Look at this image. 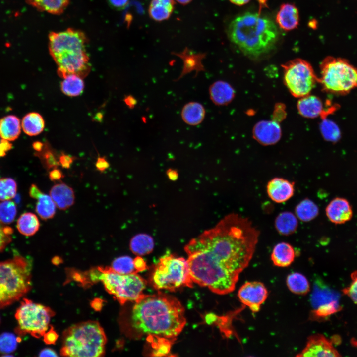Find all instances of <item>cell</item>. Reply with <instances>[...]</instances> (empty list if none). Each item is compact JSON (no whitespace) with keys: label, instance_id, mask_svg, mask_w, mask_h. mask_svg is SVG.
<instances>
[{"label":"cell","instance_id":"obj_10","mask_svg":"<svg viewBox=\"0 0 357 357\" xmlns=\"http://www.w3.org/2000/svg\"><path fill=\"white\" fill-rule=\"evenodd\" d=\"M54 315L55 312L49 307L24 298L15 312L18 325L15 331L19 335L29 334L40 338L48 330L51 319Z\"/></svg>","mask_w":357,"mask_h":357},{"label":"cell","instance_id":"obj_47","mask_svg":"<svg viewBox=\"0 0 357 357\" xmlns=\"http://www.w3.org/2000/svg\"><path fill=\"white\" fill-rule=\"evenodd\" d=\"M109 163L103 157H99L95 163L96 169L101 172H103L109 167Z\"/></svg>","mask_w":357,"mask_h":357},{"label":"cell","instance_id":"obj_24","mask_svg":"<svg viewBox=\"0 0 357 357\" xmlns=\"http://www.w3.org/2000/svg\"><path fill=\"white\" fill-rule=\"evenodd\" d=\"M21 133L20 121L14 115H7L0 119V137L9 141L17 139Z\"/></svg>","mask_w":357,"mask_h":357},{"label":"cell","instance_id":"obj_44","mask_svg":"<svg viewBox=\"0 0 357 357\" xmlns=\"http://www.w3.org/2000/svg\"><path fill=\"white\" fill-rule=\"evenodd\" d=\"M44 341L47 344H54L57 341L58 335L53 328L51 327V329L45 333L43 336Z\"/></svg>","mask_w":357,"mask_h":357},{"label":"cell","instance_id":"obj_38","mask_svg":"<svg viewBox=\"0 0 357 357\" xmlns=\"http://www.w3.org/2000/svg\"><path fill=\"white\" fill-rule=\"evenodd\" d=\"M17 213L15 204L9 200L0 203V222L7 224L12 222Z\"/></svg>","mask_w":357,"mask_h":357},{"label":"cell","instance_id":"obj_57","mask_svg":"<svg viewBox=\"0 0 357 357\" xmlns=\"http://www.w3.org/2000/svg\"><path fill=\"white\" fill-rule=\"evenodd\" d=\"M179 3L183 5L187 4L191 2L192 0H175Z\"/></svg>","mask_w":357,"mask_h":357},{"label":"cell","instance_id":"obj_54","mask_svg":"<svg viewBox=\"0 0 357 357\" xmlns=\"http://www.w3.org/2000/svg\"><path fill=\"white\" fill-rule=\"evenodd\" d=\"M92 306L96 310H100L102 306V301L99 299H95L92 302Z\"/></svg>","mask_w":357,"mask_h":357},{"label":"cell","instance_id":"obj_31","mask_svg":"<svg viewBox=\"0 0 357 357\" xmlns=\"http://www.w3.org/2000/svg\"><path fill=\"white\" fill-rule=\"evenodd\" d=\"M286 284L289 290L297 295H305L310 291V285L307 279L298 272H294L288 275Z\"/></svg>","mask_w":357,"mask_h":357},{"label":"cell","instance_id":"obj_58","mask_svg":"<svg viewBox=\"0 0 357 357\" xmlns=\"http://www.w3.org/2000/svg\"><path fill=\"white\" fill-rule=\"evenodd\" d=\"M60 260H61V259H60V257H54V258L53 259V262L55 264H57V263H60Z\"/></svg>","mask_w":357,"mask_h":357},{"label":"cell","instance_id":"obj_1","mask_svg":"<svg viewBox=\"0 0 357 357\" xmlns=\"http://www.w3.org/2000/svg\"><path fill=\"white\" fill-rule=\"evenodd\" d=\"M259 235L248 218L231 213L191 239L184 250L193 283L218 295L232 292L253 256Z\"/></svg>","mask_w":357,"mask_h":357},{"label":"cell","instance_id":"obj_52","mask_svg":"<svg viewBox=\"0 0 357 357\" xmlns=\"http://www.w3.org/2000/svg\"><path fill=\"white\" fill-rule=\"evenodd\" d=\"M128 0H110L111 4L117 7H121L125 6Z\"/></svg>","mask_w":357,"mask_h":357},{"label":"cell","instance_id":"obj_14","mask_svg":"<svg viewBox=\"0 0 357 357\" xmlns=\"http://www.w3.org/2000/svg\"><path fill=\"white\" fill-rule=\"evenodd\" d=\"M294 185V182L283 178H274L269 180L267 184V193L273 201L277 203H284L293 196Z\"/></svg>","mask_w":357,"mask_h":357},{"label":"cell","instance_id":"obj_27","mask_svg":"<svg viewBox=\"0 0 357 357\" xmlns=\"http://www.w3.org/2000/svg\"><path fill=\"white\" fill-rule=\"evenodd\" d=\"M38 10L53 15H60L67 7L69 0H25Z\"/></svg>","mask_w":357,"mask_h":357},{"label":"cell","instance_id":"obj_26","mask_svg":"<svg viewBox=\"0 0 357 357\" xmlns=\"http://www.w3.org/2000/svg\"><path fill=\"white\" fill-rule=\"evenodd\" d=\"M174 7V0H151L149 6V14L155 21H164L169 18Z\"/></svg>","mask_w":357,"mask_h":357},{"label":"cell","instance_id":"obj_17","mask_svg":"<svg viewBox=\"0 0 357 357\" xmlns=\"http://www.w3.org/2000/svg\"><path fill=\"white\" fill-rule=\"evenodd\" d=\"M179 57L183 61V68L178 77L174 81H178L185 75L195 71V76L198 73L205 70L202 63V60L205 57L206 54L203 53L195 54L186 48L183 52L179 53H174Z\"/></svg>","mask_w":357,"mask_h":357},{"label":"cell","instance_id":"obj_21","mask_svg":"<svg viewBox=\"0 0 357 357\" xmlns=\"http://www.w3.org/2000/svg\"><path fill=\"white\" fill-rule=\"evenodd\" d=\"M295 255L294 248L290 243L281 242L274 247L271 259L275 266L286 267L293 262Z\"/></svg>","mask_w":357,"mask_h":357},{"label":"cell","instance_id":"obj_6","mask_svg":"<svg viewBox=\"0 0 357 357\" xmlns=\"http://www.w3.org/2000/svg\"><path fill=\"white\" fill-rule=\"evenodd\" d=\"M32 263L15 255L0 262V309L19 300L32 287Z\"/></svg>","mask_w":357,"mask_h":357},{"label":"cell","instance_id":"obj_55","mask_svg":"<svg viewBox=\"0 0 357 357\" xmlns=\"http://www.w3.org/2000/svg\"><path fill=\"white\" fill-rule=\"evenodd\" d=\"M43 147L44 144L42 142L39 141L35 142L33 144V148L34 149L39 152L42 151Z\"/></svg>","mask_w":357,"mask_h":357},{"label":"cell","instance_id":"obj_5","mask_svg":"<svg viewBox=\"0 0 357 357\" xmlns=\"http://www.w3.org/2000/svg\"><path fill=\"white\" fill-rule=\"evenodd\" d=\"M107 338L96 321L78 323L63 333L60 355L76 357H98L105 354Z\"/></svg>","mask_w":357,"mask_h":357},{"label":"cell","instance_id":"obj_19","mask_svg":"<svg viewBox=\"0 0 357 357\" xmlns=\"http://www.w3.org/2000/svg\"><path fill=\"white\" fill-rule=\"evenodd\" d=\"M276 20L282 29L286 31L293 30L297 28L299 24L298 10L294 4H283L277 13Z\"/></svg>","mask_w":357,"mask_h":357},{"label":"cell","instance_id":"obj_37","mask_svg":"<svg viewBox=\"0 0 357 357\" xmlns=\"http://www.w3.org/2000/svg\"><path fill=\"white\" fill-rule=\"evenodd\" d=\"M17 184L12 178H5L0 179V200H10L16 195Z\"/></svg>","mask_w":357,"mask_h":357},{"label":"cell","instance_id":"obj_40","mask_svg":"<svg viewBox=\"0 0 357 357\" xmlns=\"http://www.w3.org/2000/svg\"><path fill=\"white\" fill-rule=\"evenodd\" d=\"M15 337L9 333L0 336V351L2 353H10L14 351L16 346Z\"/></svg>","mask_w":357,"mask_h":357},{"label":"cell","instance_id":"obj_48","mask_svg":"<svg viewBox=\"0 0 357 357\" xmlns=\"http://www.w3.org/2000/svg\"><path fill=\"white\" fill-rule=\"evenodd\" d=\"M12 145L5 139H2L0 141V157H3L6 153L12 148Z\"/></svg>","mask_w":357,"mask_h":357},{"label":"cell","instance_id":"obj_25","mask_svg":"<svg viewBox=\"0 0 357 357\" xmlns=\"http://www.w3.org/2000/svg\"><path fill=\"white\" fill-rule=\"evenodd\" d=\"M181 116L185 123L192 126L197 125L204 119L205 109L200 103L190 102L183 107Z\"/></svg>","mask_w":357,"mask_h":357},{"label":"cell","instance_id":"obj_36","mask_svg":"<svg viewBox=\"0 0 357 357\" xmlns=\"http://www.w3.org/2000/svg\"><path fill=\"white\" fill-rule=\"evenodd\" d=\"M111 268L116 272L122 274L137 273L134 266L133 259L128 256H122L115 258L112 263Z\"/></svg>","mask_w":357,"mask_h":357},{"label":"cell","instance_id":"obj_12","mask_svg":"<svg viewBox=\"0 0 357 357\" xmlns=\"http://www.w3.org/2000/svg\"><path fill=\"white\" fill-rule=\"evenodd\" d=\"M268 295L265 285L259 281L246 282L239 288L238 296L240 301L253 312H257Z\"/></svg>","mask_w":357,"mask_h":357},{"label":"cell","instance_id":"obj_29","mask_svg":"<svg viewBox=\"0 0 357 357\" xmlns=\"http://www.w3.org/2000/svg\"><path fill=\"white\" fill-rule=\"evenodd\" d=\"M21 126L23 131L27 135L36 136L41 133L44 130L45 121L40 114L31 112L23 118Z\"/></svg>","mask_w":357,"mask_h":357},{"label":"cell","instance_id":"obj_9","mask_svg":"<svg viewBox=\"0 0 357 357\" xmlns=\"http://www.w3.org/2000/svg\"><path fill=\"white\" fill-rule=\"evenodd\" d=\"M320 77L323 88L336 94H345L357 86V69L347 60L328 57L320 65Z\"/></svg>","mask_w":357,"mask_h":357},{"label":"cell","instance_id":"obj_41","mask_svg":"<svg viewBox=\"0 0 357 357\" xmlns=\"http://www.w3.org/2000/svg\"><path fill=\"white\" fill-rule=\"evenodd\" d=\"M321 131L325 139L330 141L337 140L339 136L337 127L330 121L325 120L322 123Z\"/></svg>","mask_w":357,"mask_h":357},{"label":"cell","instance_id":"obj_16","mask_svg":"<svg viewBox=\"0 0 357 357\" xmlns=\"http://www.w3.org/2000/svg\"><path fill=\"white\" fill-rule=\"evenodd\" d=\"M253 133L258 141L264 145L276 143L281 137V129L277 123L271 121H262L254 127Z\"/></svg>","mask_w":357,"mask_h":357},{"label":"cell","instance_id":"obj_50","mask_svg":"<svg viewBox=\"0 0 357 357\" xmlns=\"http://www.w3.org/2000/svg\"><path fill=\"white\" fill-rule=\"evenodd\" d=\"M42 193V192L39 189L36 185L32 184L31 185L29 193L31 198L36 199Z\"/></svg>","mask_w":357,"mask_h":357},{"label":"cell","instance_id":"obj_2","mask_svg":"<svg viewBox=\"0 0 357 357\" xmlns=\"http://www.w3.org/2000/svg\"><path fill=\"white\" fill-rule=\"evenodd\" d=\"M127 333L135 339L145 338L153 348L162 341L172 344L184 328V308L175 297L160 291L143 294L131 308Z\"/></svg>","mask_w":357,"mask_h":357},{"label":"cell","instance_id":"obj_30","mask_svg":"<svg viewBox=\"0 0 357 357\" xmlns=\"http://www.w3.org/2000/svg\"><path fill=\"white\" fill-rule=\"evenodd\" d=\"M40 225L38 217L31 212L22 214L17 222V228L18 231L26 236L34 235L38 231Z\"/></svg>","mask_w":357,"mask_h":357},{"label":"cell","instance_id":"obj_23","mask_svg":"<svg viewBox=\"0 0 357 357\" xmlns=\"http://www.w3.org/2000/svg\"><path fill=\"white\" fill-rule=\"evenodd\" d=\"M340 295L336 291L323 285H316L311 297L314 309L339 302Z\"/></svg>","mask_w":357,"mask_h":357},{"label":"cell","instance_id":"obj_13","mask_svg":"<svg viewBox=\"0 0 357 357\" xmlns=\"http://www.w3.org/2000/svg\"><path fill=\"white\" fill-rule=\"evenodd\" d=\"M332 342L324 335L316 334L310 336L304 348L296 355L298 357H340Z\"/></svg>","mask_w":357,"mask_h":357},{"label":"cell","instance_id":"obj_4","mask_svg":"<svg viewBox=\"0 0 357 357\" xmlns=\"http://www.w3.org/2000/svg\"><path fill=\"white\" fill-rule=\"evenodd\" d=\"M48 39L49 53L60 76L75 74L83 78L88 75L91 69L86 50L88 40L83 31L73 28L52 31Z\"/></svg>","mask_w":357,"mask_h":357},{"label":"cell","instance_id":"obj_7","mask_svg":"<svg viewBox=\"0 0 357 357\" xmlns=\"http://www.w3.org/2000/svg\"><path fill=\"white\" fill-rule=\"evenodd\" d=\"M89 282H102L105 290L121 304L136 301L143 294L146 281L137 273L122 274L111 267H98L84 274Z\"/></svg>","mask_w":357,"mask_h":357},{"label":"cell","instance_id":"obj_34","mask_svg":"<svg viewBox=\"0 0 357 357\" xmlns=\"http://www.w3.org/2000/svg\"><path fill=\"white\" fill-rule=\"evenodd\" d=\"M60 86L64 94L76 96L82 93L84 84L82 77L75 74H69L63 78Z\"/></svg>","mask_w":357,"mask_h":357},{"label":"cell","instance_id":"obj_53","mask_svg":"<svg viewBox=\"0 0 357 357\" xmlns=\"http://www.w3.org/2000/svg\"><path fill=\"white\" fill-rule=\"evenodd\" d=\"M124 101L126 105L130 108L134 107L136 104V100L131 96L126 97Z\"/></svg>","mask_w":357,"mask_h":357},{"label":"cell","instance_id":"obj_42","mask_svg":"<svg viewBox=\"0 0 357 357\" xmlns=\"http://www.w3.org/2000/svg\"><path fill=\"white\" fill-rule=\"evenodd\" d=\"M13 229L0 222V252L11 241Z\"/></svg>","mask_w":357,"mask_h":357},{"label":"cell","instance_id":"obj_59","mask_svg":"<svg viewBox=\"0 0 357 357\" xmlns=\"http://www.w3.org/2000/svg\"></svg>","mask_w":357,"mask_h":357},{"label":"cell","instance_id":"obj_49","mask_svg":"<svg viewBox=\"0 0 357 357\" xmlns=\"http://www.w3.org/2000/svg\"><path fill=\"white\" fill-rule=\"evenodd\" d=\"M134 264L137 272H140L146 268V263L140 257L137 256L133 259Z\"/></svg>","mask_w":357,"mask_h":357},{"label":"cell","instance_id":"obj_8","mask_svg":"<svg viewBox=\"0 0 357 357\" xmlns=\"http://www.w3.org/2000/svg\"><path fill=\"white\" fill-rule=\"evenodd\" d=\"M151 283L157 290L174 292L183 287L192 288L193 282L187 260L173 255L163 256L152 271Z\"/></svg>","mask_w":357,"mask_h":357},{"label":"cell","instance_id":"obj_28","mask_svg":"<svg viewBox=\"0 0 357 357\" xmlns=\"http://www.w3.org/2000/svg\"><path fill=\"white\" fill-rule=\"evenodd\" d=\"M298 227L297 216L289 211L280 213L275 220V227L281 235L289 236L294 234Z\"/></svg>","mask_w":357,"mask_h":357},{"label":"cell","instance_id":"obj_56","mask_svg":"<svg viewBox=\"0 0 357 357\" xmlns=\"http://www.w3.org/2000/svg\"><path fill=\"white\" fill-rule=\"evenodd\" d=\"M249 0H229L231 3L237 5H243L248 3Z\"/></svg>","mask_w":357,"mask_h":357},{"label":"cell","instance_id":"obj_35","mask_svg":"<svg viewBox=\"0 0 357 357\" xmlns=\"http://www.w3.org/2000/svg\"><path fill=\"white\" fill-rule=\"evenodd\" d=\"M36 199V212L43 220L52 218L55 215L56 205L50 196L42 193Z\"/></svg>","mask_w":357,"mask_h":357},{"label":"cell","instance_id":"obj_32","mask_svg":"<svg viewBox=\"0 0 357 357\" xmlns=\"http://www.w3.org/2000/svg\"><path fill=\"white\" fill-rule=\"evenodd\" d=\"M154 247L153 239L146 234H138L133 237L130 242L131 251L141 256L150 253Z\"/></svg>","mask_w":357,"mask_h":357},{"label":"cell","instance_id":"obj_51","mask_svg":"<svg viewBox=\"0 0 357 357\" xmlns=\"http://www.w3.org/2000/svg\"><path fill=\"white\" fill-rule=\"evenodd\" d=\"M40 357H58V355L52 349L46 348L42 350L39 354Z\"/></svg>","mask_w":357,"mask_h":357},{"label":"cell","instance_id":"obj_15","mask_svg":"<svg viewBox=\"0 0 357 357\" xmlns=\"http://www.w3.org/2000/svg\"><path fill=\"white\" fill-rule=\"evenodd\" d=\"M329 220L336 225L345 223L353 216V211L349 202L345 198L336 197L327 205L325 209Z\"/></svg>","mask_w":357,"mask_h":357},{"label":"cell","instance_id":"obj_46","mask_svg":"<svg viewBox=\"0 0 357 357\" xmlns=\"http://www.w3.org/2000/svg\"><path fill=\"white\" fill-rule=\"evenodd\" d=\"M74 160V158L71 156L62 154L59 158L60 165L63 168L69 169Z\"/></svg>","mask_w":357,"mask_h":357},{"label":"cell","instance_id":"obj_20","mask_svg":"<svg viewBox=\"0 0 357 357\" xmlns=\"http://www.w3.org/2000/svg\"><path fill=\"white\" fill-rule=\"evenodd\" d=\"M210 98L216 105H226L231 102L235 95L232 86L226 82L217 81L209 87Z\"/></svg>","mask_w":357,"mask_h":357},{"label":"cell","instance_id":"obj_43","mask_svg":"<svg viewBox=\"0 0 357 357\" xmlns=\"http://www.w3.org/2000/svg\"><path fill=\"white\" fill-rule=\"evenodd\" d=\"M351 276V283L348 287L344 288L342 291L355 304H357V271L353 272Z\"/></svg>","mask_w":357,"mask_h":357},{"label":"cell","instance_id":"obj_3","mask_svg":"<svg viewBox=\"0 0 357 357\" xmlns=\"http://www.w3.org/2000/svg\"><path fill=\"white\" fill-rule=\"evenodd\" d=\"M227 34L230 41L246 56L257 58L272 50L278 38L276 25L258 13L246 12L230 23Z\"/></svg>","mask_w":357,"mask_h":357},{"label":"cell","instance_id":"obj_11","mask_svg":"<svg viewBox=\"0 0 357 357\" xmlns=\"http://www.w3.org/2000/svg\"><path fill=\"white\" fill-rule=\"evenodd\" d=\"M282 67L284 83L294 97L301 98L309 95L318 81L310 64L302 59L291 60Z\"/></svg>","mask_w":357,"mask_h":357},{"label":"cell","instance_id":"obj_45","mask_svg":"<svg viewBox=\"0 0 357 357\" xmlns=\"http://www.w3.org/2000/svg\"><path fill=\"white\" fill-rule=\"evenodd\" d=\"M49 177L51 181H57L60 180L64 177V175L62 171L56 167L49 172Z\"/></svg>","mask_w":357,"mask_h":357},{"label":"cell","instance_id":"obj_22","mask_svg":"<svg viewBox=\"0 0 357 357\" xmlns=\"http://www.w3.org/2000/svg\"><path fill=\"white\" fill-rule=\"evenodd\" d=\"M298 109L301 115L308 118H316L321 115L324 111L321 100L318 97L309 94L298 100Z\"/></svg>","mask_w":357,"mask_h":357},{"label":"cell","instance_id":"obj_33","mask_svg":"<svg viewBox=\"0 0 357 357\" xmlns=\"http://www.w3.org/2000/svg\"><path fill=\"white\" fill-rule=\"evenodd\" d=\"M318 213L317 205L308 198L302 200L295 208L296 216L300 221L304 222L312 220L317 216Z\"/></svg>","mask_w":357,"mask_h":357},{"label":"cell","instance_id":"obj_39","mask_svg":"<svg viewBox=\"0 0 357 357\" xmlns=\"http://www.w3.org/2000/svg\"><path fill=\"white\" fill-rule=\"evenodd\" d=\"M341 310L339 302L319 306L313 309L312 317L315 319H324Z\"/></svg>","mask_w":357,"mask_h":357},{"label":"cell","instance_id":"obj_18","mask_svg":"<svg viewBox=\"0 0 357 357\" xmlns=\"http://www.w3.org/2000/svg\"><path fill=\"white\" fill-rule=\"evenodd\" d=\"M50 196L56 207L65 210L75 202V193L72 188L64 183H57L50 190Z\"/></svg>","mask_w":357,"mask_h":357}]
</instances>
